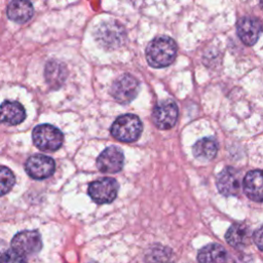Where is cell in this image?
Returning a JSON list of instances; mask_svg holds the SVG:
<instances>
[{
    "label": "cell",
    "mask_w": 263,
    "mask_h": 263,
    "mask_svg": "<svg viewBox=\"0 0 263 263\" xmlns=\"http://www.w3.org/2000/svg\"><path fill=\"white\" fill-rule=\"evenodd\" d=\"M177 54L176 42L166 36L154 38L146 48V59L153 68H164L171 65Z\"/></svg>",
    "instance_id": "cell-1"
},
{
    "label": "cell",
    "mask_w": 263,
    "mask_h": 263,
    "mask_svg": "<svg viewBox=\"0 0 263 263\" xmlns=\"http://www.w3.org/2000/svg\"><path fill=\"white\" fill-rule=\"evenodd\" d=\"M142 122L134 114H124L116 118L111 126V135L121 142H134L142 133Z\"/></svg>",
    "instance_id": "cell-2"
},
{
    "label": "cell",
    "mask_w": 263,
    "mask_h": 263,
    "mask_svg": "<svg viewBox=\"0 0 263 263\" xmlns=\"http://www.w3.org/2000/svg\"><path fill=\"white\" fill-rule=\"evenodd\" d=\"M34 144L42 151H55L63 144L62 132L50 124H40L33 129Z\"/></svg>",
    "instance_id": "cell-3"
},
{
    "label": "cell",
    "mask_w": 263,
    "mask_h": 263,
    "mask_svg": "<svg viewBox=\"0 0 263 263\" xmlns=\"http://www.w3.org/2000/svg\"><path fill=\"white\" fill-rule=\"evenodd\" d=\"M138 92L139 82L129 74H122L113 82L111 86L112 97L120 104H127L132 102Z\"/></svg>",
    "instance_id": "cell-4"
},
{
    "label": "cell",
    "mask_w": 263,
    "mask_h": 263,
    "mask_svg": "<svg viewBox=\"0 0 263 263\" xmlns=\"http://www.w3.org/2000/svg\"><path fill=\"white\" fill-rule=\"evenodd\" d=\"M118 192V183L112 178H103L93 181L88 186V194L97 203H109L115 199Z\"/></svg>",
    "instance_id": "cell-5"
},
{
    "label": "cell",
    "mask_w": 263,
    "mask_h": 263,
    "mask_svg": "<svg viewBox=\"0 0 263 263\" xmlns=\"http://www.w3.org/2000/svg\"><path fill=\"white\" fill-rule=\"evenodd\" d=\"M96 36L103 46L113 49L124 42L125 31L121 25L115 22H106L98 28Z\"/></svg>",
    "instance_id": "cell-6"
},
{
    "label": "cell",
    "mask_w": 263,
    "mask_h": 263,
    "mask_svg": "<svg viewBox=\"0 0 263 263\" xmlns=\"http://www.w3.org/2000/svg\"><path fill=\"white\" fill-rule=\"evenodd\" d=\"M11 247L23 256L34 255L42 248L40 234L35 230H25L15 234L11 240Z\"/></svg>",
    "instance_id": "cell-7"
},
{
    "label": "cell",
    "mask_w": 263,
    "mask_h": 263,
    "mask_svg": "<svg viewBox=\"0 0 263 263\" xmlns=\"http://www.w3.org/2000/svg\"><path fill=\"white\" fill-rule=\"evenodd\" d=\"M178 114L177 104L172 100H166L155 106L152 112V119L158 128L168 129L176 124Z\"/></svg>",
    "instance_id": "cell-8"
},
{
    "label": "cell",
    "mask_w": 263,
    "mask_h": 263,
    "mask_svg": "<svg viewBox=\"0 0 263 263\" xmlns=\"http://www.w3.org/2000/svg\"><path fill=\"white\" fill-rule=\"evenodd\" d=\"M54 161L51 157L36 154L31 157L26 162V171L30 177L37 180H42L50 177L54 172Z\"/></svg>",
    "instance_id": "cell-9"
},
{
    "label": "cell",
    "mask_w": 263,
    "mask_h": 263,
    "mask_svg": "<svg viewBox=\"0 0 263 263\" xmlns=\"http://www.w3.org/2000/svg\"><path fill=\"white\" fill-rule=\"evenodd\" d=\"M124 156L122 151L115 147L111 146L106 148L97 159V166L103 173L114 174L119 172L123 166Z\"/></svg>",
    "instance_id": "cell-10"
},
{
    "label": "cell",
    "mask_w": 263,
    "mask_h": 263,
    "mask_svg": "<svg viewBox=\"0 0 263 263\" xmlns=\"http://www.w3.org/2000/svg\"><path fill=\"white\" fill-rule=\"evenodd\" d=\"M262 32L261 22L252 16L241 17L237 23V34L246 45H253L257 42Z\"/></svg>",
    "instance_id": "cell-11"
},
{
    "label": "cell",
    "mask_w": 263,
    "mask_h": 263,
    "mask_svg": "<svg viewBox=\"0 0 263 263\" xmlns=\"http://www.w3.org/2000/svg\"><path fill=\"white\" fill-rule=\"evenodd\" d=\"M218 189L226 195H237L240 192V175L233 167H226L218 178Z\"/></svg>",
    "instance_id": "cell-12"
},
{
    "label": "cell",
    "mask_w": 263,
    "mask_h": 263,
    "mask_svg": "<svg viewBox=\"0 0 263 263\" xmlns=\"http://www.w3.org/2000/svg\"><path fill=\"white\" fill-rule=\"evenodd\" d=\"M243 191L247 196L258 202L263 201V171H251L243 179Z\"/></svg>",
    "instance_id": "cell-13"
},
{
    "label": "cell",
    "mask_w": 263,
    "mask_h": 263,
    "mask_svg": "<svg viewBox=\"0 0 263 263\" xmlns=\"http://www.w3.org/2000/svg\"><path fill=\"white\" fill-rule=\"evenodd\" d=\"M26 117L24 107L16 102L6 101L0 105V123L16 125Z\"/></svg>",
    "instance_id": "cell-14"
},
{
    "label": "cell",
    "mask_w": 263,
    "mask_h": 263,
    "mask_svg": "<svg viewBox=\"0 0 263 263\" xmlns=\"http://www.w3.org/2000/svg\"><path fill=\"white\" fill-rule=\"evenodd\" d=\"M33 6L27 0H12L7 7V15L15 23H26L33 15Z\"/></svg>",
    "instance_id": "cell-15"
},
{
    "label": "cell",
    "mask_w": 263,
    "mask_h": 263,
    "mask_svg": "<svg viewBox=\"0 0 263 263\" xmlns=\"http://www.w3.org/2000/svg\"><path fill=\"white\" fill-rule=\"evenodd\" d=\"M67 68L59 61H49L45 66V79L52 88L60 87L67 78Z\"/></svg>",
    "instance_id": "cell-16"
},
{
    "label": "cell",
    "mask_w": 263,
    "mask_h": 263,
    "mask_svg": "<svg viewBox=\"0 0 263 263\" xmlns=\"http://www.w3.org/2000/svg\"><path fill=\"white\" fill-rule=\"evenodd\" d=\"M250 228L242 223L233 224L226 233V240L234 248L246 247L250 242Z\"/></svg>",
    "instance_id": "cell-17"
},
{
    "label": "cell",
    "mask_w": 263,
    "mask_h": 263,
    "mask_svg": "<svg viewBox=\"0 0 263 263\" xmlns=\"http://www.w3.org/2000/svg\"><path fill=\"white\" fill-rule=\"evenodd\" d=\"M197 259L199 263H226L227 256L220 245L211 243L199 251Z\"/></svg>",
    "instance_id": "cell-18"
},
{
    "label": "cell",
    "mask_w": 263,
    "mask_h": 263,
    "mask_svg": "<svg viewBox=\"0 0 263 263\" xmlns=\"http://www.w3.org/2000/svg\"><path fill=\"white\" fill-rule=\"evenodd\" d=\"M218 144L213 138H203L193 146V154L200 160H211L216 156Z\"/></svg>",
    "instance_id": "cell-19"
},
{
    "label": "cell",
    "mask_w": 263,
    "mask_h": 263,
    "mask_svg": "<svg viewBox=\"0 0 263 263\" xmlns=\"http://www.w3.org/2000/svg\"><path fill=\"white\" fill-rule=\"evenodd\" d=\"M14 184V176L12 172L6 167L0 165V196L10 191Z\"/></svg>",
    "instance_id": "cell-20"
},
{
    "label": "cell",
    "mask_w": 263,
    "mask_h": 263,
    "mask_svg": "<svg viewBox=\"0 0 263 263\" xmlns=\"http://www.w3.org/2000/svg\"><path fill=\"white\" fill-rule=\"evenodd\" d=\"M0 263H27V260L25 256L11 249L0 256Z\"/></svg>",
    "instance_id": "cell-21"
},
{
    "label": "cell",
    "mask_w": 263,
    "mask_h": 263,
    "mask_svg": "<svg viewBox=\"0 0 263 263\" xmlns=\"http://www.w3.org/2000/svg\"><path fill=\"white\" fill-rule=\"evenodd\" d=\"M254 240L257 247L263 251V226L260 227L254 234Z\"/></svg>",
    "instance_id": "cell-22"
},
{
    "label": "cell",
    "mask_w": 263,
    "mask_h": 263,
    "mask_svg": "<svg viewBox=\"0 0 263 263\" xmlns=\"http://www.w3.org/2000/svg\"><path fill=\"white\" fill-rule=\"evenodd\" d=\"M260 2H261V5H262V8H263V0H260Z\"/></svg>",
    "instance_id": "cell-23"
},
{
    "label": "cell",
    "mask_w": 263,
    "mask_h": 263,
    "mask_svg": "<svg viewBox=\"0 0 263 263\" xmlns=\"http://www.w3.org/2000/svg\"><path fill=\"white\" fill-rule=\"evenodd\" d=\"M27 1H34V0H27Z\"/></svg>",
    "instance_id": "cell-24"
}]
</instances>
